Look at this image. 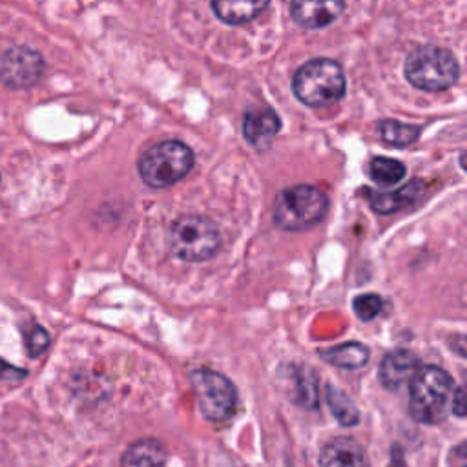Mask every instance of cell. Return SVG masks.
Returning <instances> with one entry per match:
<instances>
[{
  "label": "cell",
  "instance_id": "22",
  "mask_svg": "<svg viewBox=\"0 0 467 467\" xmlns=\"http://www.w3.org/2000/svg\"><path fill=\"white\" fill-rule=\"evenodd\" d=\"M26 348H27V354L31 358H36L40 356L47 347H49V334L44 327L40 325H31V328L26 330Z\"/></svg>",
  "mask_w": 467,
  "mask_h": 467
},
{
  "label": "cell",
  "instance_id": "23",
  "mask_svg": "<svg viewBox=\"0 0 467 467\" xmlns=\"http://www.w3.org/2000/svg\"><path fill=\"white\" fill-rule=\"evenodd\" d=\"M449 401H451V410L458 418H463L465 416V389L463 387L452 389V394H451Z\"/></svg>",
  "mask_w": 467,
  "mask_h": 467
},
{
  "label": "cell",
  "instance_id": "16",
  "mask_svg": "<svg viewBox=\"0 0 467 467\" xmlns=\"http://www.w3.org/2000/svg\"><path fill=\"white\" fill-rule=\"evenodd\" d=\"M319 356L334 367L354 370V368H361L368 361L370 352L363 343L348 341V343H341L332 348H327L319 352Z\"/></svg>",
  "mask_w": 467,
  "mask_h": 467
},
{
  "label": "cell",
  "instance_id": "10",
  "mask_svg": "<svg viewBox=\"0 0 467 467\" xmlns=\"http://www.w3.org/2000/svg\"><path fill=\"white\" fill-rule=\"evenodd\" d=\"M281 120L272 108H257L244 115L243 133L255 150H266L275 139Z\"/></svg>",
  "mask_w": 467,
  "mask_h": 467
},
{
  "label": "cell",
  "instance_id": "20",
  "mask_svg": "<svg viewBox=\"0 0 467 467\" xmlns=\"http://www.w3.org/2000/svg\"><path fill=\"white\" fill-rule=\"evenodd\" d=\"M294 400L305 409H316L317 407V381L310 368H297L294 367Z\"/></svg>",
  "mask_w": 467,
  "mask_h": 467
},
{
  "label": "cell",
  "instance_id": "18",
  "mask_svg": "<svg viewBox=\"0 0 467 467\" xmlns=\"http://www.w3.org/2000/svg\"><path fill=\"white\" fill-rule=\"evenodd\" d=\"M327 405L334 418L343 427H354L359 421V410L354 405V401L337 387L327 385Z\"/></svg>",
  "mask_w": 467,
  "mask_h": 467
},
{
  "label": "cell",
  "instance_id": "15",
  "mask_svg": "<svg viewBox=\"0 0 467 467\" xmlns=\"http://www.w3.org/2000/svg\"><path fill=\"white\" fill-rule=\"evenodd\" d=\"M266 7H268V2H252V0L212 2V9H213L215 16L232 26L246 24V22L257 18Z\"/></svg>",
  "mask_w": 467,
  "mask_h": 467
},
{
  "label": "cell",
  "instance_id": "24",
  "mask_svg": "<svg viewBox=\"0 0 467 467\" xmlns=\"http://www.w3.org/2000/svg\"><path fill=\"white\" fill-rule=\"evenodd\" d=\"M451 460H456L454 463H451V467H465L467 463V452H465V443H458L452 451H451Z\"/></svg>",
  "mask_w": 467,
  "mask_h": 467
},
{
  "label": "cell",
  "instance_id": "4",
  "mask_svg": "<svg viewBox=\"0 0 467 467\" xmlns=\"http://www.w3.org/2000/svg\"><path fill=\"white\" fill-rule=\"evenodd\" d=\"M405 78L425 91H443L458 82L460 64L456 57L440 46H420L409 53L405 66Z\"/></svg>",
  "mask_w": 467,
  "mask_h": 467
},
{
  "label": "cell",
  "instance_id": "12",
  "mask_svg": "<svg viewBox=\"0 0 467 467\" xmlns=\"http://www.w3.org/2000/svg\"><path fill=\"white\" fill-rule=\"evenodd\" d=\"M345 4L343 2H292L290 4V16L294 18L296 24L308 27V29H317L330 26L339 13L343 11Z\"/></svg>",
  "mask_w": 467,
  "mask_h": 467
},
{
  "label": "cell",
  "instance_id": "9",
  "mask_svg": "<svg viewBox=\"0 0 467 467\" xmlns=\"http://www.w3.org/2000/svg\"><path fill=\"white\" fill-rule=\"evenodd\" d=\"M420 368V359L410 350H392L379 365V381L387 390H398L401 385L412 379Z\"/></svg>",
  "mask_w": 467,
  "mask_h": 467
},
{
  "label": "cell",
  "instance_id": "3",
  "mask_svg": "<svg viewBox=\"0 0 467 467\" xmlns=\"http://www.w3.org/2000/svg\"><path fill=\"white\" fill-rule=\"evenodd\" d=\"M451 394L452 379L443 368L434 365L421 367L410 379L409 412L420 423H440L449 409Z\"/></svg>",
  "mask_w": 467,
  "mask_h": 467
},
{
  "label": "cell",
  "instance_id": "5",
  "mask_svg": "<svg viewBox=\"0 0 467 467\" xmlns=\"http://www.w3.org/2000/svg\"><path fill=\"white\" fill-rule=\"evenodd\" d=\"M193 151L181 140H162L139 159V175L150 188H166L181 181L193 166Z\"/></svg>",
  "mask_w": 467,
  "mask_h": 467
},
{
  "label": "cell",
  "instance_id": "7",
  "mask_svg": "<svg viewBox=\"0 0 467 467\" xmlns=\"http://www.w3.org/2000/svg\"><path fill=\"white\" fill-rule=\"evenodd\" d=\"M202 416L210 421H224L235 412L237 392L234 383L210 368H197L190 374Z\"/></svg>",
  "mask_w": 467,
  "mask_h": 467
},
{
  "label": "cell",
  "instance_id": "14",
  "mask_svg": "<svg viewBox=\"0 0 467 467\" xmlns=\"http://www.w3.org/2000/svg\"><path fill=\"white\" fill-rule=\"evenodd\" d=\"M166 447L155 438H146L131 443L122 458L120 467H164Z\"/></svg>",
  "mask_w": 467,
  "mask_h": 467
},
{
  "label": "cell",
  "instance_id": "17",
  "mask_svg": "<svg viewBox=\"0 0 467 467\" xmlns=\"http://www.w3.org/2000/svg\"><path fill=\"white\" fill-rule=\"evenodd\" d=\"M378 131H379V137L387 144L396 146V148H403V146H409V144L416 142L421 130H420V126H414V124L400 122V120H394V119H383V120L378 122Z\"/></svg>",
  "mask_w": 467,
  "mask_h": 467
},
{
  "label": "cell",
  "instance_id": "13",
  "mask_svg": "<svg viewBox=\"0 0 467 467\" xmlns=\"http://www.w3.org/2000/svg\"><path fill=\"white\" fill-rule=\"evenodd\" d=\"M365 195L368 199V204L378 213H394L401 208H407L409 204L416 202L420 195L423 193L425 186L421 181H410L409 184L394 190V192H370L365 188Z\"/></svg>",
  "mask_w": 467,
  "mask_h": 467
},
{
  "label": "cell",
  "instance_id": "25",
  "mask_svg": "<svg viewBox=\"0 0 467 467\" xmlns=\"http://www.w3.org/2000/svg\"><path fill=\"white\" fill-rule=\"evenodd\" d=\"M389 467H407V465H405V460H403V452H401L400 447H392Z\"/></svg>",
  "mask_w": 467,
  "mask_h": 467
},
{
  "label": "cell",
  "instance_id": "8",
  "mask_svg": "<svg viewBox=\"0 0 467 467\" xmlns=\"http://www.w3.org/2000/svg\"><path fill=\"white\" fill-rule=\"evenodd\" d=\"M42 55L27 46H13L0 57V82L11 89H27L44 75Z\"/></svg>",
  "mask_w": 467,
  "mask_h": 467
},
{
  "label": "cell",
  "instance_id": "2",
  "mask_svg": "<svg viewBox=\"0 0 467 467\" xmlns=\"http://www.w3.org/2000/svg\"><path fill=\"white\" fill-rule=\"evenodd\" d=\"M274 223L286 232H303L321 223L328 212V197L310 184L281 190L274 201Z\"/></svg>",
  "mask_w": 467,
  "mask_h": 467
},
{
  "label": "cell",
  "instance_id": "6",
  "mask_svg": "<svg viewBox=\"0 0 467 467\" xmlns=\"http://www.w3.org/2000/svg\"><path fill=\"white\" fill-rule=\"evenodd\" d=\"M170 248L186 263L212 259L221 246L217 226L202 215H182L170 228Z\"/></svg>",
  "mask_w": 467,
  "mask_h": 467
},
{
  "label": "cell",
  "instance_id": "19",
  "mask_svg": "<svg viewBox=\"0 0 467 467\" xmlns=\"http://www.w3.org/2000/svg\"><path fill=\"white\" fill-rule=\"evenodd\" d=\"M368 173L374 182L383 184V186H392L405 177L407 168L403 162H400L396 159L374 157L368 164Z\"/></svg>",
  "mask_w": 467,
  "mask_h": 467
},
{
  "label": "cell",
  "instance_id": "11",
  "mask_svg": "<svg viewBox=\"0 0 467 467\" xmlns=\"http://www.w3.org/2000/svg\"><path fill=\"white\" fill-rule=\"evenodd\" d=\"M319 467H368L363 447L348 436L327 441L319 452Z\"/></svg>",
  "mask_w": 467,
  "mask_h": 467
},
{
  "label": "cell",
  "instance_id": "21",
  "mask_svg": "<svg viewBox=\"0 0 467 467\" xmlns=\"http://www.w3.org/2000/svg\"><path fill=\"white\" fill-rule=\"evenodd\" d=\"M352 308H354V314L361 321H370V319H374L381 312L383 301H381V297L378 294H361V296L354 297Z\"/></svg>",
  "mask_w": 467,
  "mask_h": 467
},
{
  "label": "cell",
  "instance_id": "1",
  "mask_svg": "<svg viewBox=\"0 0 467 467\" xmlns=\"http://www.w3.org/2000/svg\"><path fill=\"white\" fill-rule=\"evenodd\" d=\"M292 91L305 106H332L345 97V73L341 66L330 58H312L294 73Z\"/></svg>",
  "mask_w": 467,
  "mask_h": 467
}]
</instances>
